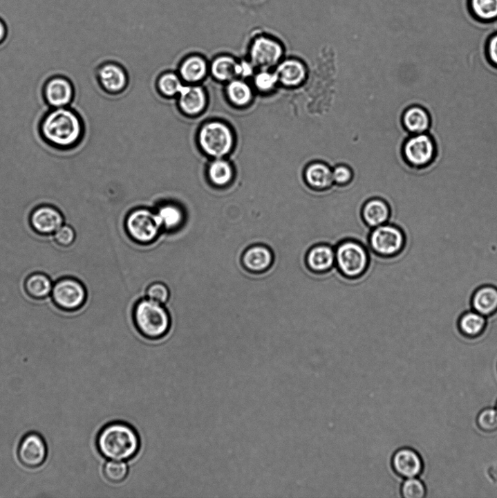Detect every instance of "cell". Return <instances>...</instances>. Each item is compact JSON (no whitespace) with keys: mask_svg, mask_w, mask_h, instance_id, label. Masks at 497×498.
I'll return each instance as SVG.
<instances>
[{"mask_svg":"<svg viewBox=\"0 0 497 498\" xmlns=\"http://www.w3.org/2000/svg\"><path fill=\"white\" fill-rule=\"evenodd\" d=\"M283 55V48L278 40L270 36H260L255 39L250 50L254 64L270 66L276 64Z\"/></svg>","mask_w":497,"mask_h":498,"instance_id":"cell-13","label":"cell"},{"mask_svg":"<svg viewBox=\"0 0 497 498\" xmlns=\"http://www.w3.org/2000/svg\"><path fill=\"white\" fill-rule=\"evenodd\" d=\"M43 98L51 109L69 107L75 99V88L68 77L52 76L44 85Z\"/></svg>","mask_w":497,"mask_h":498,"instance_id":"cell-11","label":"cell"},{"mask_svg":"<svg viewBox=\"0 0 497 498\" xmlns=\"http://www.w3.org/2000/svg\"><path fill=\"white\" fill-rule=\"evenodd\" d=\"M402 125L411 134L426 133L432 125L431 114L423 106L415 104L408 107L402 118Z\"/></svg>","mask_w":497,"mask_h":498,"instance_id":"cell-18","label":"cell"},{"mask_svg":"<svg viewBox=\"0 0 497 498\" xmlns=\"http://www.w3.org/2000/svg\"><path fill=\"white\" fill-rule=\"evenodd\" d=\"M227 97L237 106H245L250 103L252 93L250 86L243 80H234L227 86Z\"/></svg>","mask_w":497,"mask_h":498,"instance_id":"cell-30","label":"cell"},{"mask_svg":"<svg viewBox=\"0 0 497 498\" xmlns=\"http://www.w3.org/2000/svg\"><path fill=\"white\" fill-rule=\"evenodd\" d=\"M133 318L140 333L149 340L164 338L171 326L169 313L163 304L150 299L142 300L136 305Z\"/></svg>","mask_w":497,"mask_h":498,"instance_id":"cell-4","label":"cell"},{"mask_svg":"<svg viewBox=\"0 0 497 498\" xmlns=\"http://www.w3.org/2000/svg\"><path fill=\"white\" fill-rule=\"evenodd\" d=\"M362 219L370 228H374L389 222L392 210L387 201L381 198H373L366 201L361 211Z\"/></svg>","mask_w":497,"mask_h":498,"instance_id":"cell-17","label":"cell"},{"mask_svg":"<svg viewBox=\"0 0 497 498\" xmlns=\"http://www.w3.org/2000/svg\"><path fill=\"white\" fill-rule=\"evenodd\" d=\"M129 235L140 243H151L158 237L161 228L156 212L138 209L129 213L126 221Z\"/></svg>","mask_w":497,"mask_h":498,"instance_id":"cell-9","label":"cell"},{"mask_svg":"<svg viewBox=\"0 0 497 498\" xmlns=\"http://www.w3.org/2000/svg\"><path fill=\"white\" fill-rule=\"evenodd\" d=\"M306 264L315 273L330 272L335 266V247L328 243L313 246L306 255Z\"/></svg>","mask_w":497,"mask_h":498,"instance_id":"cell-16","label":"cell"},{"mask_svg":"<svg viewBox=\"0 0 497 498\" xmlns=\"http://www.w3.org/2000/svg\"><path fill=\"white\" fill-rule=\"evenodd\" d=\"M496 409L497 410V402H496Z\"/></svg>","mask_w":497,"mask_h":498,"instance_id":"cell-43","label":"cell"},{"mask_svg":"<svg viewBox=\"0 0 497 498\" xmlns=\"http://www.w3.org/2000/svg\"><path fill=\"white\" fill-rule=\"evenodd\" d=\"M392 465L395 473L405 479L419 477L424 470L420 454L409 448H401L394 454Z\"/></svg>","mask_w":497,"mask_h":498,"instance_id":"cell-14","label":"cell"},{"mask_svg":"<svg viewBox=\"0 0 497 498\" xmlns=\"http://www.w3.org/2000/svg\"><path fill=\"white\" fill-rule=\"evenodd\" d=\"M100 454L109 461H127L140 451L138 433L130 425L114 422L101 429L96 441Z\"/></svg>","mask_w":497,"mask_h":498,"instance_id":"cell-2","label":"cell"},{"mask_svg":"<svg viewBox=\"0 0 497 498\" xmlns=\"http://www.w3.org/2000/svg\"><path fill=\"white\" fill-rule=\"evenodd\" d=\"M276 74H272L268 72H262L254 78V84L257 88L263 91L272 89L278 82Z\"/></svg>","mask_w":497,"mask_h":498,"instance_id":"cell-38","label":"cell"},{"mask_svg":"<svg viewBox=\"0 0 497 498\" xmlns=\"http://www.w3.org/2000/svg\"><path fill=\"white\" fill-rule=\"evenodd\" d=\"M274 261L273 250L266 245H254L248 248L241 258L246 270L261 274L270 269Z\"/></svg>","mask_w":497,"mask_h":498,"instance_id":"cell-15","label":"cell"},{"mask_svg":"<svg viewBox=\"0 0 497 498\" xmlns=\"http://www.w3.org/2000/svg\"><path fill=\"white\" fill-rule=\"evenodd\" d=\"M476 423L482 432L494 433L497 430V410L496 408H486L479 412Z\"/></svg>","mask_w":497,"mask_h":498,"instance_id":"cell-34","label":"cell"},{"mask_svg":"<svg viewBox=\"0 0 497 498\" xmlns=\"http://www.w3.org/2000/svg\"><path fill=\"white\" fill-rule=\"evenodd\" d=\"M53 284L47 275L42 273H35L26 279L24 290L26 294L32 299L44 300L51 294Z\"/></svg>","mask_w":497,"mask_h":498,"instance_id":"cell-23","label":"cell"},{"mask_svg":"<svg viewBox=\"0 0 497 498\" xmlns=\"http://www.w3.org/2000/svg\"><path fill=\"white\" fill-rule=\"evenodd\" d=\"M276 74L282 84L288 86H294L303 82L306 70L301 62L297 59H288L278 66Z\"/></svg>","mask_w":497,"mask_h":498,"instance_id":"cell-24","label":"cell"},{"mask_svg":"<svg viewBox=\"0 0 497 498\" xmlns=\"http://www.w3.org/2000/svg\"><path fill=\"white\" fill-rule=\"evenodd\" d=\"M156 214L161 226L166 230H176L184 221L183 212L180 207L176 205L167 204L161 206L157 210Z\"/></svg>","mask_w":497,"mask_h":498,"instance_id":"cell-26","label":"cell"},{"mask_svg":"<svg viewBox=\"0 0 497 498\" xmlns=\"http://www.w3.org/2000/svg\"><path fill=\"white\" fill-rule=\"evenodd\" d=\"M252 68L251 64H250L247 62H243L241 64H238L236 75L247 76V75H250L252 73Z\"/></svg>","mask_w":497,"mask_h":498,"instance_id":"cell-41","label":"cell"},{"mask_svg":"<svg viewBox=\"0 0 497 498\" xmlns=\"http://www.w3.org/2000/svg\"><path fill=\"white\" fill-rule=\"evenodd\" d=\"M458 327L460 334L467 340H475L485 333L487 327V317L470 309L459 318Z\"/></svg>","mask_w":497,"mask_h":498,"instance_id":"cell-20","label":"cell"},{"mask_svg":"<svg viewBox=\"0 0 497 498\" xmlns=\"http://www.w3.org/2000/svg\"><path fill=\"white\" fill-rule=\"evenodd\" d=\"M207 72L206 62L200 57H193L185 60L181 66L180 74L187 82H198L204 78Z\"/></svg>","mask_w":497,"mask_h":498,"instance_id":"cell-28","label":"cell"},{"mask_svg":"<svg viewBox=\"0 0 497 498\" xmlns=\"http://www.w3.org/2000/svg\"><path fill=\"white\" fill-rule=\"evenodd\" d=\"M29 221L33 232L44 237L55 234L64 223L62 212L50 205L35 208L30 213Z\"/></svg>","mask_w":497,"mask_h":498,"instance_id":"cell-12","label":"cell"},{"mask_svg":"<svg viewBox=\"0 0 497 498\" xmlns=\"http://www.w3.org/2000/svg\"><path fill=\"white\" fill-rule=\"evenodd\" d=\"M405 246L404 232L391 223L372 228L368 237L371 251L382 258H393L402 252Z\"/></svg>","mask_w":497,"mask_h":498,"instance_id":"cell-5","label":"cell"},{"mask_svg":"<svg viewBox=\"0 0 497 498\" xmlns=\"http://www.w3.org/2000/svg\"><path fill=\"white\" fill-rule=\"evenodd\" d=\"M333 182L339 185H345L352 179V172L347 167L339 166L332 172Z\"/></svg>","mask_w":497,"mask_h":498,"instance_id":"cell-40","label":"cell"},{"mask_svg":"<svg viewBox=\"0 0 497 498\" xmlns=\"http://www.w3.org/2000/svg\"><path fill=\"white\" fill-rule=\"evenodd\" d=\"M100 85L106 91L117 92L122 90L126 84V76L118 65L106 64L102 66L98 71Z\"/></svg>","mask_w":497,"mask_h":498,"instance_id":"cell-21","label":"cell"},{"mask_svg":"<svg viewBox=\"0 0 497 498\" xmlns=\"http://www.w3.org/2000/svg\"><path fill=\"white\" fill-rule=\"evenodd\" d=\"M306 180L315 190H326L333 183L332 172L323 164H313L306 171Z\"/></svg>","mask_w":497,"mask_h":498,"instance_id":"cell-25","label":"cell"},{"mask_svg":"<svg viewBox=\"0 0 497 498\" xmlns=\"http://www.w3.org/2000/svg\"><path fill=\"white\" fill-rule=\"evenodd\" d=\"M147 295L149 299L159 304H164L169 299V289L163 282H154L147 290Z\"/></svg>","mask_w":497,"mask_h":498,"instance_id":"cell-36","label":"cell"},{"mask_svg":"<svg viewBox=\"0 0 497 498\" xmlns=\"http://www.w3.org/2000/svg\"><path fill=\"white\" fill-rule=\"evenodd\" d=\"M17 456L20 463L26 468L41 467L48 457V446L43 436L36 432L26 434L19 443Z\"/></svg>","mask_w":497,"mask_h":498,"instance_id":"cell-10","label":"cell"},{"mask_svg":"<svg viewBox=\"0 0 497 498\" xmlns=\"http://www.w3.org/2000/svg\"><path fill=\"white\" fill-rule=\"evenodd\" d=\"M56 243L63 248H68L73 245L76 234L74 228L69 225H63L53 234Z\"/></svg>","mask_w":497,"mask_h":498,"instance_id":"cell-37","label":"cell"},{"mask_svg":"<svg viewBox=\"0 0 497 498\" xmlns=\"http://www.w3.org/2000/svg\"><path fill=\"white\" fill-rule=\"evenodd\" d=\"M51 297L53 304L65 313H75L82 309L87 300V290L82 282L66 277L53 284Z\"/></svg>","mask_w":497,"mask_h":498,"instance_id":"cell-7","label":"cell"},{"mask_svg":"<svg viewBox=\"0 0 497 498\" xmlns=\"http://www.w3.org/2000/svg\"><path fill=\"white\" fill-rule=\"evenodd\" d=\"M7 35L6 25L2 21H0V44L5 42Z\"/></svg>","mask_w":497,"mask_h":498,"instance_id":"cell-42","label":"cell"},{"mask_svg":"<svg viewBox=\"0 0 497 498\" xmlns=\"http://www.w3.org/2000/svg\"><path fill=\"white\" fill-rule=\"evenodd\" d=\"M103 474L107 481L118 483L128 477L129 467L125 461H109L104 465Z\"/></svg>","mask_w":497,"mask_h":498,"instance_id":"cell-32","label":"cell"},{"mask_svg":"<svg viewBox=\"0 0 497 498\" xmlns=\"http://www.w3.org/2000/svg\"><path fill=\"white\" fill-rule=\"evenodd\" d=\"M237 65L233 58L221 57L213 62L211 71L214 77L227 82L236 75Z\"/></svg>","mask_w":497,"mask_h":498,"instance_id":"cell-31","label":"cell"},{"mask_svg":"<svg viewBox=\"0 0 497 498\" xmlns=\"http://www.w3.org/2000/svg\"><path fill=\"white\" fill-rule=\"evenodd\" d=\"M335 266L344 277L357 279L364 276L370 266L368 246L354 239H346L335 247Z\"/></svg>","mask_w":497,"mask_h":498,"instance_id":"cell-3","label":"cell"},{"mask_svg":"<svg viewBox=\"0 0 497 498\" xmlns=\"http://www.w3.org/2000/svg\"><path fill=\"white\" fill-rule=\"evenodd\" d=\"M486 56L490 64L497 69V33L491 35L487 40Z\"/></svg>","mask_w":497,"mask_h":498,"instance_id":"cell-39","label":"cell"},{"mask_svg":"<svg viewBox=\"0 0 497 498\" xmlns=\"http://www.w3.org/2000/svg\"><path fill=\"white\" fill-rule=\"evenodd\" d=\"M233 174L230 164L222 159L213 161L209 168V179L217 186H224L229 183L233 178Z\"/></svg>","mask_w":497,"mask_h":498,"instance_id":"cell-29","label":"cell"},{"mask_svg":"<svg viewBox=\"0 0 497 498\" xmlns=\"http://www.w3.org/2000/svg\"><path fill=\"white\" fill-rule=\"evenodd\" d=\"M402 156L407 165L415 169H424L433 164L438 156V145L428 132L412 134L402 147Z\"/></svg>","mask_w":497,"mask_h":498,"instance_id":"cell-6","label":"cell"},{"mask_svg":"<svg viewBox=\"0 0 497 498\" xmlns=\"http://www.w3.org/2000/svg\"><path fill=\"white\" fill-rule=\"evenodd\" d=\"M471 308L474 311L490 317L497 313V288L491 285L482 286L472 295Z\"/></svg>","mask_w":497,"mask_h":498,"instance_id":"cell-19","label":"cell"},{"mask_svg":"<svg viewBox=\"0 0 497 498\" xmlns=\"http://www.w3.org/2000/svg\"><path fill=\"white\" fill-rule=\"evenodd\" d=\"M400 492L405 498H424L427 493L424 483L418 477L406 479L402 484Z\"/></svg>","mask_w":497,"mask_h":498,"instance_id":"cell-33","label":"cell"},{"mask_svg":"<svg viewBox=\"0 0 497 498\" xmlns=\"http://www.w3.org/2000/svg\"><path fill=\"white\" fill-rule=\"evenodd\" d=\"M469 8L478 21H497V0H469Z\"/></svg>","mask_w":497,"mask_h":498,"instance_id":"cell-27","label":"cell"},{"mask_svg":"<svg viewBox=\"0 0 497 498\" xmlns=\"http://www.w3.org/2000/svg\"><path fill=\"white\" fill-rule=\"evenodd\" d=\"M198 138L203 151L214 158H221L229 153L234 142L231 129L221 122L205 124L200 130Z\"/></svg>","mask_w":497,"mask_h":498,"instance_id":"cell-8","label":"cell"},{"mask_svg":"<svg viewBox=\"0 0 497 498\" xmlns=\"http://www.w3.org/2000/svg\"><path fill=\"white\" fill-rule=\"evenodd\" d=\"M38 126L40 138L61 151H71L82 144L86 131L82 116L69 107L52 109Z\"/></svg>","mask_w":497,"mask_h":498,"instance_id":"cell-1","label":"cell"},{"mask_svg":"<svg viewBox=\"0 0 497 498\" xmlns=\"http://www.w3.org/2000/svg\"><path fill=\"white\" fill-rule=\"evenodd\" d=\"M180 94V107L187 114L196 115L205 109L206 94L200 87L184 86Z\"/></svg>","mask_w":497,"mask_h":498,"instance_id":"cell-22","label":"cell"},{"mask_svg":"<svg viewBox=\"0 0 497 498\" xmlns=\"http://www.w3.org/2000/svg\"><path fill=\"white\" fill-rule=\"evenodd\" d=\"M158 86L160 91L169 97L180 93L184 87L180 78L171 73L161 77L159 80Z\"/></svg>","mask_w":497,"mask_h":498,"instance_id":"cell-35","label":"cell"}]
</instances>
